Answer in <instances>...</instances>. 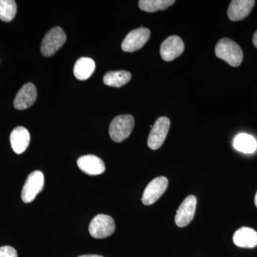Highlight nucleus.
Listing matches in <instances>:
<instances>
[{"label": "nucleus", "instance_id": "nucleus-8", "mask_svg": "<svg viewBox=\"0 0 257 257\" xmlns=\"http://www.w3.org/2000/svg\"><path fill=\"white\" fill-rule=\"evenodd\" d=\"M168 187V179L165 177H159L151 181L144 191L143 204L149 206L155 204Z\"/></svg>", "mask_w": 257, "mask_h": 257}, {"label": "nucleus", "instance_id": "nucleus-9", "mask_svg": "<svg viewBox=\"0 0 257 257\" xmlns=\"http://www.w3.org/2000/svg\"><path fill=\"white\" fill-rule=\"evenodd\" d=\"M184 51V44L182 39L173 35L167 37L160 47V55L166 62H171L179 57Z\"/></svg>", "mask_w": 257, "mask_h": 257}, {"label": "nucleus", "instance_id": "nucleus-21", "mask_svg": "<svg viewBox=\"0 0 257 257\" xmlns=\"http://www.w3.org/2000/svg\"><path fill=\"white\" fill-rule=\"evenodd\" d=\"M18 252L15 248L10 246L0 247V257H18Z\"/></svg>", "mask_w": 257, "mask_h": 257}, {"label": "nucleus", "instance_id": "nucleus-5", "mask_svg": "<svg viewBox=\"0 0 257 257\" xmlns=\"http://www.w3.org/2000/svg\"><path fill=\"white\" fill-rule=\"evenodd\" d=\"M45 186V177L41 171H35L28 176L23 191L22 199L25 203L35 200L37 194L42 192Z\"/></svg>", "mask_w": 257, "mask_h": 257}, {"label": "nucleus", "instance_id": "nucleus-6", "mask_svg": "<svg viewBox=\"0 0 257 257\" xmlns=\"http://www.w3.org/2000/svg\"><path fill=\"white\" fill-rule=\"evenodd\" d=\"M170 127V120L166 116H161L155 121L149 135L147 145L151 150L160 149L165 143Z\"/></svg>", "mask_w": 257, "mask_h": 257}, {"label": "nucleus", "instance_id": "nucleus-19", "mask_svg": "<svg viewBox=\"0 0 257 257\" xmlns=\"http://www.w3.org/2000/svg\"><path fill=\"white\" fill-rule=\"evenodd\" d=\"M175 3V0H140L139 7L143 11L155 13L159 10H167Z\"/></svg>", "mask_w": 257, "mask_h": 257}, {"label": "nucleus", "instance_id": "nucleus-14", "mask_svg": "<svg viewBox=\"0 0 257 257\" xmlns=\"http://www.w3.org/2000/svg\"><path fill=\"white\" fill-rule=\"evenodd\" d=\"M30 143V133L26 128L18 126L10 135V144L13 151L18 155L26 151Z\"/></svg>", "mask_w": 257, "mask_h": 257}, {"label": "nucleus", "instance_id": "nucleus-22", "mask_svg": "<svg viewBox=\"0 0 257 257\" xmlns=\"http://www.w3.org/2000/svg\"><path fill=\"white\" fill-rule=\"evenodd\" d=\"M252 41L253 45L257 48V30L255 32V33L253 34Z\"/></svg>", "mask_w": 257, "mask_h": 257}, {"label": "nucleus", "instance_id": "nucleus-11", "mask_svg": "<svg viewBox=\"0 0 257 257\" xmlns=\"http://www.w3.org/2000/svg\"><path fill=\"white\" fill-rule=\"evenodd\" d=\"M37 97V88L32 83H27L19 91L14 101L15 109L24 110L30 107Z\"/></svg>", "mask_w": 257, "mask_h": 257}, {"label": "nucleus", "instance_id": "nucleus-12", "mask_svg": "<svg viewBox=\"0 0 257 257\" xmlns=\"http://www.w3.org/2000/svg\"><path fill=\"white\" fill-rule=\"evenodd\" d=\"M77 166L79 170L88 175H99L105 171L104 162L95 155H88L79 157Z\"/></svg>", "mask_w": 257, "mask_h": 257}, {"label": "nucleus", "instance_id": "nucleus-1", "mask_svg": "<svg viewBox=\"0 0 257 257\" xmlns=\"http://www.w3.org/2000/svg\"><path fill=\"white\" fill-rule=\"evenodd\" d=\"M215 54L218 58L224 60L231 67H239L243 60V52L236 42L229 38H223L217 42Z\"/></svg>", "mask_w": 257, "mask_h": 257}, {"label": "nucleus", "instance_id": "nucleus-15", "mask_svg": "<svg viewBox=\"0 0 257 257\" xmlns=\"http://www.w3.org/2000/svg\"><path fill=\"white\" fill-rule=\"evenodd\" d=\"M235 245L242 248H253L257 246V232L251 228H240L233 236Z\"/></svg>", "mask_w": 257, "mask_h": 257}, {"label": "nucleus", "instance_id": "nucleus-23", "mask_svg": "<svg viewBox=\"0 0 257 257\" xmlns=\"http://www.w3.org/2000/svg\"><path fill=\"white\" fill-rule=\"evenodd\" d=\"M78 257H104V256H100V255L88 254V255H82V256H79Z\"/></svg>", "mask_w": 257, "mask_h": 257}, {"label": "nucleus", "instance_id": "nucleus-13", "mask_svg": "<svg viewBox=\"0 0 257 257\" xmlns=\"http://www.w3.org/2000/svg\"><path fill=\"white\" fill-rule=\"evenodd\" d=\"M255 3L253 0H233L228 8V18L231 21L243 20L251 13Z\"/></svg>", "mask_w": 257, "mask_h": 257}, {"label": "nucleus", "instance_id": "nucleus-20", "mask_svg": "<svg viewBox=\"0 0 257 257\" xmlns=\"http://www.w3.org/2000/svg\"><path fill=\"white\" fill-rule=\"evenodd\" d=\"M17 13V4L14 0H0V20L11 22Z\"/></svg>", "mask_w": 257, "mask_h": 257}, {"label": "nucleus", "instance_id": "nucleus-17", "mask_svg": "<svg viewBox=\"0 0 257 257\" xmlns=\"http://www.w3.org/2000/svg\"><path fill=\"white\" fill-rule=\"evenodd\" d=\"M132 79V74L127 71H111L104 75L103 82L107 86L121 87Z\"/></svg>", "mask_w": 257, "mask_h": 257}, {"label": "nucleus", "instance_id": "nucleus-10", "mask_svg": "<svg viewBox=\"0 0 257 257\" xmlns=\"http://www.w3.org/2000/svg\"><path fill=\"white\" fill-rule=\"evenodd\" d=\"M197 198L194 195H189L179 206L175 216V223L179 227L187 226L194 219L195 214Z\"/></svg>", "mask_w": 257, "mask_h": 257}, {"label": "nucleus", "instance_id": "nucleus-24", "mask_svg": "<svg viewBox=\"0 0 257 257\" xmlns=\"http://www.w3.org/2000/svg\"><path fill=\"white\" fill-rule=\"evenodd\" d=\"M254 202H255V205H256V207H257V192L256 193V195H255Z\"/></svg>", "mask_w": 257, "mask_h": 257}, {"label": "nucleus", "instance_id": "nucleus-16", "mask_svg": "<svg viewBox=\"0 0 257 257\" xmlns=\"http://www.w3.org/2000/svg\"><path fill=\"white\" fill-rule=\"evenodd\" d=\"M96 64L92 59L81 57L74 64L73 72L76 78L79 80L89 79L95 70Z\"/></svg>", "mask_w": 257, "mask_h": 257}, {"label": "nucleus", "instance_id": "nucleus-18", "mask_svg": "<svg viewBox=\"0 0 257 257\" xmlns=\"http://www.w3.org/2000/svg\"><path fill=\"white\" fill-rule=\"evenodd\" d=\"M234 147L237 151L243 153H253L257 149L256 140L251 135L239 134L234 138Z\"/></svg>", "mask_w": 257, "mask_h": 257}, {"label": "nucleus", "instance_id": "nucleus-4", "mask_svg": "<svg viewBox=\"0 0 257 257\" xmlns=\"http://www.w3.org/2000/svg\"><path fill=\"white\" fill-rule=\"evenodd\" d=\"M67 37L60 27L51 29L44 37L41 45V52L45 57H50L56 53L65 43Z\"/></svg>", "mask_w": 257, "mask_h": 257}, {"label": "nucleus", "instance_id": "nucleus-3", "mask_svg": "<svg viewBox=\"0 0 257 257\" xmlns=\"http://www.w3.org/2000/svg\"><path fill=\"white\" fill-rule=\"evenodd\" d=\"M115 223L111 216L98 214L94 216L89 226V234L95 239H104L114 234Z\"/></svg>", "mask_w": 257, "mask_h": 257}, {"label": "nucleus", "instance_id": "nucleus-7", "mask_svg": "<svg viewBox=\"0 0 257 257\" xmlns=\"http://www.w3.org/2000/svg\"><path fill=\"white\" fill-rule=\"evenodd\" d=\"M151 32L148 28H140L128 32L121 43L124 52H134L145 46L150 40Z\"/></svg>", "mask_w": 257, "mask_h": 257}, {"label": "nucleus", "instance_id": "nucleus-2", "mask_svg": "<svg viewBox=\"0 0 257 257\" xmlns=\"http://www.w3.org/2000/svg\"><path fill=\"white\" fill-rule=\"evenodd\" d=\"M135 126V119L132 115L124 114L116 116L109 125V135L116 143H121L127 139Z\"/></svg>", "mask_w": 257, "mask_h": 257}]
</instances>
